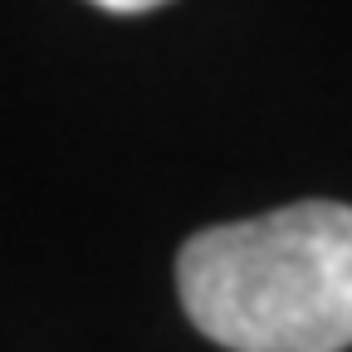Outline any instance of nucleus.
<instances>
[{"label": "nucleus", "instance_id": "nucleus-2", "mask_svg": "<svg viewBox=\"0 0 352 352\" xmlns=\"http://www.w3.org/2000/svg\"><path fill=\"white\" fill-rule=\"evenodd\" d=\"M98 10H113V15H142V10H157L166 0H94Z\"/></svg>", "mask_w": 352, "mask_h": 352}, {"label": "nucleus", "instance_id": "nucleus-1", "mask_svg": "<svg viewBox=\"0 0 352 352\" xmlns=\"http://www.w3.org/2000/svg\"><path fill=\"white\" fill-rule=\"evenodd\" d=\"M186 318L230 352L352 347V206L298 201L196 230L176 254Z\"/></svg>", "mask_w": 352, "mask_h": 352}]
</instances>
